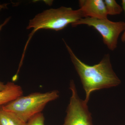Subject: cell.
Masks as SVG:
<instances>
[{
    "mask_svg": "<svg viewBox=\"0 0 125 125\" xmlns=\"http://www.w3.org/2000/svg\"><path fill=\"white\" fill-rule=\"evenodd\" d=\"M63 41L85 90V102L87 103L89 101L92 92L116 87L121 83L120 80L113 69L109 54H105L98 64L89 65L80 60L70 47Z\"/></svg>",
    "mask_w": 125,
    "mask_h": 125,
    "instance_id": "obj_1",
    "label": "cell"
},
{
    "mask_svg": "<svg viewBox=\"0 0 125 125\" xmlns=\"http://www.w3.org/2000/svg\"><path fill=\"white\" fill-rule=\"evenodd\" d=\"M84 18L80 9L74 10L71 7L62 6L57 9L46 10L39 13L30 21L27 29H32L27 41L36 32L40 29H49L56 31L64 29L68 25H71L76 21Z\"/></svg>",
    "mask_w": 125,
    "mask_h": 125,
    "instance_id": "obj_2",
    "label": "cell"
},
{
    "mask_svg": "<svg viewBox=\"0 0 125 125\" xmlns=\"http://www.w3.org/2000/svg\"><path fill=\"white\" fill-rule=\"evenodd\" d=\"M59 97V92L57 90L45 93H33L28 96H20L1 106L4 110L14 113L26 123L32 117L42 113L48 103Z\"/></svg>",
    "mask_w": 125,
    "mask_h": 125,
    "instance_id": "obj_3",
    "label": "cell"
},
{
    "mask_svg": "<svg viewBox=\"0 0 125 125\" xmlns=\"http://www.w3.org/2000/svg\"><path fill=\"white\" fill-rule=\"evenodd\" d=\"M80 25H86L96 29L102 37L104 43L111 51L116 49L119 36L125 29V22L123 21L113 22L108 19H99L89 17L81 19L72 26L76 27Z\"/></svg>",
    "mask_w": 125,
    "mask_h": 125,
    "instance_id": "obj_4",
    "label": "cell"
},
{
    "mask_svg": "<svg viewBox=\"0 0 125 125\" xmlns=\"http://www.w3.org/2000/svg\"><path fill=\"white\" fill-rule=\"evenodd\" d=\"M70 88L72 96L62 125H93L91 113L89 111L87 103L78 96L73 80L71 81Z\"/></svg>",
    "mask_w": 125,
    "mask_h": 125,
    "instance_id": "obj_5",
    "label": "cell"
},
{
    "mask_svg": "<svg viewBox=\"0 0 125 125\" xmlns=\"http://www.w3.org/2000/svg\"><path fill=\"white\" fill-rule=\"evenodd\" d=\"M80 9L83 11L84 18L99 19H107V14L104 1L103 0H80Z\"/></svg>",
    "mask_w": 125,
    "mask_h": 125,
    "instance_id": "obj_6",
    "label": "cell"
},
{
    "mask_svg": "<svg viewBox=\"0 0 125 125\" xmlns=\"http://www.w3.org/2000/svg\"><path fill=\"white\" fill-rule=\"evenodd\" d=\"M4 89L0 92V106H3L23 96L22 87L13 83L8 82Z\"/></svg>",
    "mask_w": 125,
    "mask_h": 125,
    "instance_id": "obj_7",
    "label": "cell"
},
{
    "mask_svg": "<svg viewBox=\"0 0 125 125\" xmlns=\"http://www.w3.org/2000/svg\"><path fill=\"white\" fill-rule=\"evenodd\" d=\"M25 123L14 113L0 106V125H25Z\"/></svg>",
    "mask_w": 125,
    "mask_h": 125,
    "instance_id": "obj_8",
    "label": "cell"
},
{
    "mask_svg": "<svg viewBox=\"0 0 125 125\" xmlns=\"http://www.w3.org/2000/svg\"><path fill=\"white\" fill-rule=\"evenodd\" d=\"M104 1L108 15L120 14L123 10L122 7L115 0H105Z\"/></svg>",
    "mask_w": 125,
    "mask_h": 125,
    "instance_id": "obj_9",
    "label": "cell"
},
{
    "mask_svg": "<svg viewBox=\"0 0 125 125\" xmlns=\"http://www.w3.org/2000/svg\"><path fill=\"white\" fill-rule=\"evenodd\" d=\"M45 118L42 113L36 114L30 118L25 125H45Z\"/></svg>",
    "mask_w": 125,
    "mask_h": 125,
    "instance_id": "obj_10",
    "label": "cell"
},
{
    "mask_svg": "<svg viewBox=\"0 0 125 125\" xmlns=\"http://www.w3.org/2000/svg\"><path fill=\"white\" fill-rule=\"evenodd\" d=\"M7 4H0V11H1L2 9H5V8H7ZM10 18H7L6 20L5 21H4V23L2 24H0V31L2 29V28L3 27V26L5 25L6 24L8 23L9 21L10 20Z\"/></svg>",
    "mask_w": 125,
    "mask_h": 125,
    "instance_id": "obj_11",
    "label": "cell"
},
{
    "mask_svg": "<svg viewBox=\"0 0 125 125\" xmlns=\"http://www.w3.org/2000/svg\"><path fill=\"white\" fill-rule=\"evenodd\" d=\"M122 8L123 10L125 12V0H122ZM121 40L123 42H125V31L123 32V34L121 37Z\"/></svg>",
    "mask_w": 125,
    "mask_h": 125,
    "instance_id": "obj_12",
    "label": "cell"
},
{
    "mask_svg": "<svg viewBox=\"0 0 125 125\" xmlns=\"http://www.w3.org/2000/svg\"><path fill=\"white\" fill-rule=\"evenodd\" d=\"M6 86V84H5L2 82H0V92L5 89Z\"/></svg>",
    "mask_w": 125,
    "mask_h": 125,
    "instance_id": "obj_13",
    "label": "cell"
},
{
    "mask_svg": "<svg viewBox=\"0 0 125 125\" xmlns=\"http://www.w3.org/2000/svg\"></svg>",
    "mask_w": 125,
    "mask_h": 125,
    "instance_id": "obj_14",
    "label": "cell"
}]
</instances>
